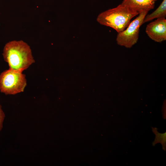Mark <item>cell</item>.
<instances>
[{"mask_svg": "<svg viewBox=\"0 0 166 166\" xmlns=\"http://www.w3.org/2000/svg\"><path fill=\"white\" fill-rule=\"evenodd\" d=\"M9 69L23 72L35 62L30 46L22 40L6 43L2 53Z\"/></svg>", "mask_w": 166, "mask_h": 166, "instance_id": "1", "label": "cell"}, {"mask_svg": "<svg viewBox=\"0 0 166 166\" xmlns=\"http://www.w3.org/2000/svg\"><path fill=\"white\" fill-rule=\"evenodd\" d=\"M139 14L121 3L115 8L100 13L97 21L100 24L111 27L119 33L124 31L131 19Z\"/></svg>", "mask_w": 166, "mask_h": 166, "instance_id": "2", "label": "cell"}, {"mask_svg": "<svg viewBox=\"0 0 166 166\" xmlns=\"http://www.w3.org/2000/svg\"><path fill=\"white\" fill-rule=\"evenodd\" d=\"M26 85V76L23 72L9 69L0 74V91L5 95L22 92Z\"/></svg>", "mask_w": 166, "mask_h": 166, "instance_id": "3", "label": "cell"}, {"mask_svg": "<svg viewBox=\"0 0 166 166\" xmlns=\"http://www.w3.org/2000/svg\"><path fill=\"white\" fill-rule=\"evenodd\" d=\"M148 12L144 11L139 13L124 31L118 33L116 40L118 45L130 48L137 42L140 28L143 24L144 18Z\"/></svg>", "mask_w": 166, "mask_h": 166, "instance_id": "4", "label": "cell"}, {"mask_svg": "<svg viewBox=\"0 0 166 166\" xmlns=\"http://www.w3.org/2000/svg\"><path fill=\"white\" fill-rule=\"evenodd\" d=\"M145 32L148 37L157 42L166 40V19L165 18L156 19L148 24Z\"/></svg>", "mask_w": 166, "mask_h": 166, "instance_id": "5", "label": "cell"}, {"mask_svg": "<svg viewBox=\"0 0 166 166\" xmlns=\"http://www.w3.org/2000/svg\"><path fill=\"white\" fill-rule=\"evenodd\" d=\"M157 0H123L121 3L139 14L154 9Z\"/></svg>", "mask_w": 166, "mask_h": 166, "instance_id": "6", "label": "cell"}, {"mask_svg": "<svg viewBox=\"0 0 166 166\" xmlns=\"http://www.w3.org/2000/svg\"><path fill=\"white\" fill-rule=\"evenodd\" d=\"M166 17V0H163L158 8L150 14L145 16L143 24L154 19L165 18Z\"/></svg>", "mask_w": 166, "mask_h": 166, "instance_id": "7", "label": "cell"}, {"mask_svg": "<svg viewBox=\"0 0 166 166\" xmlns=\"http://www.w3.org/2000/svg\"><path fill=\"white\" fill-rule=\"evenodd\" d=\"M5 117V114L0 103V132L3 128V124Z\"/></svg>", "mask_w": 166, "mask_h": 166, "instance_id": "8", "label": "cell"}]
</instances>
